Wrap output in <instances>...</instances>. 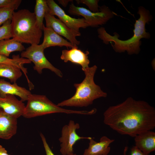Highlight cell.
Here are the masks:
<instances>
[{
    "label": "cell",
    "mask_w": 155,
    "mask_h": 155,
    "mask_svg": "<svg viewBox=\"0 0 155 155\" xmlns=\"http://www.w3.org/2000/svg\"><path fill=\"white\" fill-rule=\"evenodd\" d=\"M89 53L88 51L84 52L78 49V46H75L69 50H63L60 58L65 62L69 61L80 65L82 67V69L84 71L89 67L90 61L88 55Z\"/></svg>",
    "instance_id": "cell-12"
},
{
    "label": "cell",
    "mask_w": 155,
    "mask_h": 155,
    "mask_svg": "<svg viewBox=\"0 0 155 155\" xmlns=\"http://www.w3.org/2000/svg\"><path fill=\"white\" fill-rule=\"evenodd\" d=\"M22 1L21 0H0V7H7L17 9Z\"/></svg>",
    "instance_id": "cell-25"
},
{
    "label": "cell",
    "mask_w": 155,
    "mask_h": 155,
    "mask_svg": "<svg viewBox=\"0 0 155 155\" xmlns=\"http://www.w3.org/2000/svg\"><path fill=\"white\" fill-rule=\"evenodd\" d=\"M27 101L22 115L27 118L56 113L84 115H92L95 113L93 109L87 111L64 108L54 103L44 95L31 94L29 96Z\"/></svg>",
    "instance_id": "cell-5"
},
{
    "label": "cell",
    "mask_w": 155,
    "mask_h": 155,
    "mask_svg": "<svg viewBox=\"0 0 155 155\" xmlns=\"http://www.w3.org/2000/svg\"><path fill=\"white\" fill-rule=\"evenodd\" d=\"M89 140L88 147L85 150L83 155H107L111 150L109 146L114 141L105 136L101 137L98 142L92 137Z\"/></svg>",
    "instance_id": "cell-16"
},
{
    "label": "cell",
    "mask_w": 155,
    "mask_h": 155,
    "mask_svg": "<svg viewBox=\"0 0 155 155\" xmlns=\"http://www.w3.org/2000/svg\"><path fill=\"white\" fill-rule=\"evenodd\" d=\"M97 68L96 65L86 68L84 71L85 77L82 82L74 84L76 90L74 95L58 103L57 105L60 107H86L92 104L96 99L106 97L107 93L102 90L100 86L94 81Z\"/></svg>",
    "instance_id": "cell-3"
},
{
    "label": "cell",
    "mask_w": 155,
    "mask_h": 155,
    "mask_svg": "<svg viewBox=\"0 0 155 155\" xmlns=\"http://www.w3.org/2000/svg\"><path fill=\"white\" fill-rule=\"evenodd\" d=\"M99 11L93 12L85 8L76 6L71 3L68 10L71 15L82 16L89 26L95 27L105 24L115 14L107 6H99Z\"/></svg>",
    "instance_id": "cell-6"
},
{
    "label": "cell",
    "mask_w": 155,
    "mask_h": 155,
    "mask_svg": "<svg viewBox=\"0 0 155 155\" xmlns=\"http://www.w3.org/2000/svg\"><path fill=\"white\" fill-rule=\"evenodd\" d=\"M135 146L144 153L149 154L155 150V132L148 130L134 137Z\"/></svg>",
    "instance_id": "cell-17"
},
{
    "label": "cell",
    "mask_w": 155,
    "mask_h": 155,
    "mask_svg": "<svg viewBox=\"0 0 155 155\" xmlns=\"http://www.w3.org/2000/svg\"><path fill=\"white\" fill-rule=\"evenodd\" d=\"M98 0H76L78 4H84L87 6L90 10L93 12H97L99 11V6L98 5Z\"/></svg>",
    "instance_id": "cell-24"
},
{
    "label": "cell",
    "mask_w": 155,
    "mask_h": 155,
    "mask_svg": "<svg viewBox=\"0 0 155 155\" xmlns=\"http://www.w3.org/2000/svg\"><path fill=\"white\" fill-rule=\"evenodd\" d=\"M14 11L10 8L0 7V27L8 20H11Z\"/></svg>",
    "instance_id": "cell-23"
},
{
    "label": "cell",
    "mask_w": 155,
    "mask_h": 155,
    "mask_svg": "<svg viewBox=\"0 0 155 155\" xmlns=\"http://www.w3.org/2000/svg\"><path fill=\"white\" fill-rule=\"evenodd\" d=\"M0 155H9L5 149L1 145H0Z\"/></svg>",
    "instance_id": "cell-29"
},
{
    "label": "cell",
    "mask_w": 155,
    "mask_h": 155,
    "mask_svg": "<svg viewBox=\"0 0 155 155\" xmlns=\"http://www.w3.org/2000/svg\"><path fill=\"white\" fill-rule=\"evenodd\" d=\"M59 3L63 7H65L67 6L68 3L73 0H58Z\"/></svg>",
    "instance_id": "cell-28"
},
{
    "label": "cell",
    "mask_w": 155,
    "mask_h": 155,
    "mask_svg": "<svg viewBox=\"0 0 155 155\" xmlns=\"http://www.w3.org/2000/svg\"><path fill=\"white\" fill-rule=\"evenodd\" d=\"M25 107L23 102L15 96L7 95L4 98L0 97V109L17 118L23 115Z\"/></svg>",
    "instance_id": "cell-11"
},
{
    "label": "cell",
    "mask_w": 155,
    "mask_h": 155,
    "mask_svg": "<svg viewBox=\"0 0 155 155\" xmlns=\"http://www.w3.org/2000/svg\"><path fill=\"white\" fill-rule=\"evenodd\" d=\"M80 125L72 120L68 124L64 125L61 131V136L59 140L61 143L60 152L63 155H68L73 153V147L76 142L81 139H90L91 137L79 136L76 130L79 129Z\"/></svg>",
    "instance_id": "cell-8"
},
{
    "label": "cell",
    "mask_w": 155,
    "mask_h": 155,
    "mask_svg": "<svg viewBox=\"0 0 155 155\" xmlns=\"http://www.w3.org/2000/svg\"><path fill=\"white\" fill-rule=\"evenodd\" d=\"M25 48L22 43L12 38L0 41V55L8 57L12 52H22Z\"/></svg>",
    "instance_id": "cell-18"
},
{
    "label": "cell",
    "mask_w": 155,
    "mask_h": 155,
    "mask_svg": "<svg viewBox=\"0 0 155 155\" xmlns=\"http://www.w3.org/2000/svg\"><path fill=\"white\" fill-rule=\"evenodd\" d=\"M44 49L41 44L31 45L22 52L21 56L33 62L34 65L33 69L38 73L41 74L43 69H47L62 78L63 75L62 72L53 66L45 57L44 53Z\"/></svg>",
    "instance_id": "cell-7"
},
{
    "label": "cell",
    "mask_w": 155,
    "mask_h": 155,
    "mask_svg": "<svg viewBox=\"0 0 155 155\" xmlns=\"http://www.w3.org/2000/svg\"><path fill=\"white\" fill-rule=\"evenodd\" d=\"M129 155H149L145 154L137 148L136 146H133L131 149Z\"/></svg>",
    "instance_id": "cell-27"
},
{
    "label": "cell",
    "mask_w": 155,
    "mask_h": 155,
    "mask_svg": "<svg viewBox=\"0 0 155 155\" xmlns=\"http://www.w3.org/2000/svg\"><path fill=\"white\" fill-rule=\"evenodd\" d=\"M11 28L13 38L21 42L38 44L42 30L38 26L34 13L26 9L14 11Z\"/></svg>",
    "instance_id": "cell-4"
},
{
    "label": "cell",
    "mask_w": 155,
    "mask_h": 155,
    "mask_svg": "<svg viewBox=\"0 0 155 155\" xmlns=\"http://www.w3.org/2000/svg\"><path fill=\"white\" fill-rule=\"evenodd\" d=\"M11 20H8L0 27V41L12 38L11 32Z\"/></svg>",
    "instance_id": "cell-22"
},
{
    "label": "cell",
    "mask_w": 155,
    "mask_h": 155,
    "mask_svg": "<svg viewBox=\"0 0 155 155\" xmlns=\"http://www.w3.org/2000/svg\"><path fill=\"white\" fill-rule=\"evenodd\" d=\"M31 62L28 59L20 57L19 55H13L12 58L10 59L0 55V63L10 64L18 67L24 73L27 80L29 79L27 75V69L24 67V65L30 63Z\"/></svg>",
    "instance_id": "cell-20"
},
{
    "label": "cell",
    "mask_w": 155,
    "mask_h": 155,
    "mask_svg": "<svg viewBox=\"0 0 155 155\" xmlns=\"http://www.w3.org/2000/svg\"><path fill=\"white\" fill-rule=\"evenodd\" d=\"M17 118L9 115L0 109V138H11L16 133Z\"/></svg>",
    "instance_id": "cell-13"
},
{
    "label": "cell",
    "mask_w": 155,
    "mask_h": 155,
    "mask_svg": "<svg viewBox=\"0 0 155 155\" xmlns=\"http://www.w3.org/2000/svg\"><path fill=\"white\" fill-rule=\"evenodd\" d=\"M31 94L29 90L18 86L16 82L11 84L4 79H0V98H4L7 95L17 96L23 102L27 101Z\"/></svg>",
    "instance_id": "cell-14"
},
{
    "label": "cell",
    "mask_w": 155,
    "mask_h": 155,
    "mask_svg": "<svg viewBox=\"0 0 155 155\" xmlns=\"http://www.w3.org/2000/svg\"><path fill=\"white\" fill-rule=\"evenodd\" d=\"M49 7V13L51 15L56 16L67 27L70 28L80 32V28H85L89 27L84 19L75 18L67 14L65 11L53 0H47Z\"/></svg>",
    "instance_id": "cell-10"
},
{
    "label": "cell",
    "mask_w": 155,
    "mask_h": 155,
    "mask_svg": "<svg viewBox=\"0 0 155 155\" xmlns=\"http://www.w3.org/2000/svg\"><path fill=\"white\" fill-rule=\"evenodd\" d=\"M42 30L44 32V39L41 44L44 49L52 46H65L72 48L75 46L70 42L63 38L51 28L45 26L43 24Z\"/></svg>",
    "instance_id": "cell-15"
},
{
    "label": "cell",
    "mask_w": 155,
    "mask_h": 155,
    "mask_svg": "<svg viewBox=\"0 0 155 155\" xmlns=\"http://www.w3.org/2000/svg\"><path fill=\"white\" fill-rule=\"evenodd\" d=\"M104 123L122 135L134 137L155 127V109L147 102L127 98L109 107L103 114Z\"/></svg>",
    "instance_id": "cell-1"
},
{
    "label": "cell",
    "mask_w": 155,
    "mask_h": 155,
    "mask_svg": "<svg viewBox=\"0 0 155 155\" xmlns=\"http://www.w3.org/2000/svg\"><path fill=\"white\" fill-rule=\"evenodd\" d=\"M20 68L16 66L0 63V77L9 79L11 82L16 83L22 75Z\"/></svg>",
    "instance_id": "cell-19"
},
{
    "label": "cell",
    "mask_w": 155,
    "mask_h": 155,
    "mask_svg": "<svg viewBox=\"0 0 155 155\" xmlns=\"http://www.w3.org/2000/svg\"><path fill=\"white\" fill-rule=\"evenodd\" d=\"M44 18L46 27L51 28L58 34L66 38L74 46L79 45L80 42L76 39V37L81 35L80 32L69 28L59 19L50 15L49 12L46 13Z\"/></svg>",
    "instance_id": "cell-9"
},
{
    "label": "cell",
    "mask_w": 155,
    "mask_h": 155,
    "mask_svg": "<svg viewBox=\"0 0 155 155\" xmlns=\"http://www.w3.org/2000/svg\"><path fill=\"white\" fill-rule=\"evenodd\" d=\"M49 8L46 0H36L34 12L37 24L42 30L44 18L47 12H49Z\"/></svg>",
    "instance_id": "cell-21"
},
{
    "label": "cell",
    "mask_w": 155,
    "mask_h": 155,
    "mask_svg": "<svg viewBox=\"0 0 155 155\" xmlns=\"http://www.w3.org/2000/svg\"><path fill=\"white\" fill-rule=\"evenodd\" d=\"M40 135L43 144L46 155H55L47 142L46 138L44 135L42 133H40ZM68 155H76V154L73 153Z\"/></svg>",
    "instance_id": "cell-26"
},
{
    "label": "cell",
    "mask_w": 155,
    "mask_h": 155,
    "mask_svg": "<svg viewBox=\"0 0 155 155\" xmlns=\"http://www.w3.org/2000/svg\"><path fill=\"white\" fill-rule=\"evenodd\" d=\"M137 13L140 17L135 21L133 35L130 38L125 40H120L119 38V35L117 33L115 32L113 36L111 35L103 27L97 30L98 38L105 44H108L110 42L116 52L122 53L126 51L129 55L138 54L140 51L141 39L150 38V35L146 31L145 26L146 24H148L152 21V17L149 10L142 6L138 7Z\"/></svg>",
    "instance_id": "cell-2"
}]
</instances>
